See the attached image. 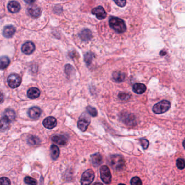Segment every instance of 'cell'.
Wrapping results in <instances>:
<instances>
[{"label": "cell", "instance_id": "39", "mask_svg": "<svg viewBox=\"0 0 185 185\" xmlns=\"http://www.w3.org/2000/svg\"><path fill=\"white\" fill-rule=\"evenodd\" d=\"M118 185H124V184H122V183H121V184H119Z\"/></svg>", "mask_w": 185, "mask_h": 185}, {"label": "cell", "instance_id": "38", "mask_svg": "<svg viewBox=\"0 0 185 185\" xmlns=\"http://www.w3.org/2000/svg\"><path fill=\"white\" fill-rule=\"evenodd\" d=\"M182 145H183V147H184V148L185 149V140L183 141Z\"/></svg>", "mask_w": 185, "mask_h": 185}, {"label": "cell", "instance_id": "32", "mask_svg": "<svg viewBox=\"0 0 185 185\" xmlns=\"http://www.w3.org/2000/svg\"><path fill=\"white\" fill-rule=\"evenodd\" d=\"M87 112L93 117H95L97 115V111L96 109L94 107L91 106L87 107Z\"/></svg>", "mask_w": 185, "mask_h": 185}, {"label": "cell", "instance_id": "30", "mask_svg": "<svg viewBox=\"0 0 185 185\" xmlns=\"http://www.w3.org/2000/svg\"><path fill=\"white\" fill-rule=\"evenodd\" d=\"M130 94L128 92H121L118 94V98L122 101H127L130 98Z\"/></svg>", "mask_w": 185, "mask_h": 185}, {"label": "cell", "instance_id": "4", "mask_svg": "<svg viewBox=\"0 0 185 185\" xmlns=\"http://www.w3.org/2000/svg\"><path fill=\"white\" fill-rule=\"evenodd\" d=\"M95 173L92 169H89L85 171L81 177V185H90L95 179Z\"/></svg>", "mask_w": 185, "mask_h": 185}, {"label": "cell", "instance_id": "20", "mask_svg": "<svg viewBox=\"0 0 185 185\" xmlns=\"http://www.w3.org/2000/svg\"><path fill=\"white\" fill-rule=\"evenodd\" d=\"M79 38L84 41H87L90 40L92 38V33L90 30L85 29L82 30L79 34Z\"/></svg>", "mask_w": 185, "mask_h": 185}, {"label": "cell", "instance_id": "28", "mask_svg": "<svg viewBox=\"0 0 185 185\" xmlns=\"http://www.w3.org/2000/svg\"><path fill=\"white\" fill-rule=\"evenodd\" d=\"M25 182L28 185H37V181L35 179L30 177H26L24 179Z\"/></svg>", "mask_w": 185, "mask_h": 185}, {"label": "cell", "instance_id": "12", "mask_svg": "<svg viewBox=\"0 0 185 185\" xmlns=\"http://www.w3.org/2000/svg\"><path fill=\"white\" fill-rule=\"evenodd\" d=\"M42 110L37 107H32L28 111V115L30 118L37 119L42 114Z\"/></svg>", "mask_w": 185, "mask_h": 185}, {"label": "cell", "instance_id": "33", "mask_svg": "<svg viewBox=\"0 0 185 185\" xmlns=\"http://www.w3.org/2000/svg\"><path fill=\"white\" fill-rule=\"evenodd\" d=\"M140 142H141V144L142 147H143L144 150H146V149L148 148L149 143L148 140H147L146 139H143V138L141 139H140Z\"/></svg>", "mask_w": 185, "mask_h": 185}, {"label": "cell", "instance_id": "8", "mask_svg": "<svg viewBox=\"0 0 185 185\" xmlns=\"http://www.w3.org/2000/svg\"><path fill=\"white\" fill-rule=\"evenodd\" d=\"M36 47L32 42H27L22 45V52L26 55H30L33 53Z\"/></svg>", "mask_w": 185, "mask_h": 185}, {"label": "cell", "instance_id": "7", "mask_svg": "<svg viewBox=\"0 0 185 185\" xmlns=\"http://www.w3.org/2000/svg\"><path fill=\"white\" fill-rule=\"evenodd\" d=\"M121 119L122 121L128 126H134L136 124L135 118L132 114L124 113L121 115Z\"/></svg>", "mask_w": 185, "mask_h": 185}, {"label": "cell", "instance_id": "15", "mask_svg": "<svg viewBox=\"0 0 185 185\" xmlns=\"http://www.w3.org/2000/svg\"><path fill=\"white\" fill-rule=\"evenodd\" d=\"M16 29L13 26H7L4 28L3 30V35L6 38H12L15 33Z\"/></svg>", "mask_w": 185, "mask_h": 185}, {"label": "cell", "instance_id": "29", "mask_svg": "<svg viewBox=\"0 0 185 185\" xmlns=\"http://www.w3.org/2000/svg\"><path fill=\"white\" fill-rule=\"evenodd\" d=\"M176 165L179 169H183L185 168V160L183 159H177L176 161Z\"/></svg>", "mask_w": 185, "mask_h": 185}, {"label": "cell", "instance_id": "14", "mask_svg": "<svg viewBox=\"0 0 185 185\" xmlns=\"http://www.w3.org/2000/svg\"><path fill=\"white\" fill-rule=\"evenodd\" d=\"M90 123V120L89 118H86L83 117V118H80L78 122V127L82 132H85L87 130Z\"/></svg>", "mask_w": 185, "mask_h": 185}, {"label": "cell", "instance_id": "6", "mask_svg": "<svg viewBox=\"0 0 185 185\" xmlns=\"http://www.w3.org/2000/svg\"><path fill=\"white\" fill-rule=\"evenodd\" d=\"M7 82L10 88H16L21 84V78L19 75L16 74H12L8 77Z\"/></svg>", "mask_w": 185, "mask_h": 185}, {"label": "cell", "instance_id": "13", "mask_svg": "<svg viewBox=\"0 0 185 185\" xmlns=\"http://www.w3.org/2000/svg\"><path fill=\"white\" fill-rule=\"evenodd\" d=\"M28 12L30 15L34 18H39L42 14V10L40 8L36 5H31L28 7Z\"/></svg>", "mask_w": 185, "mask_h": 185}, {"label": "cell", "instance_id": "35", "mask_svg": "<svg viewBox=\"0 0 185 185\" xmlns=\"http://www.w3.org/2000/svg\"><path fill=\"white\" fill-rule=\"evenodd\" d=\"M117 6L120 7H124L126 5V0H114Z\"/></svg>", "mask_w": 185, "mask_h": 185}, {"label": "cell", "instance_id": "25", "mask_svg": "<svg viewBox=\"0 0 185 185\" xmlns=\"http://www.w3.org/2000/svg\"><path fill=\"white\" fill-rule=\"evenodd\" d=\"M10 63V60L7 56H3L1 57V68L4 69L8 67Z\"/></svg>", "mask_w": 185, "mask_h": 185}, {"label": "cell", "instance_id": "36", "mask_svg": "<svg viewBox=\"0 0 185 185\" xmlns=\"http://www.w3.org/2000/svg\"><path fill=\"white\" fill-rule=\"evenodd\" d=\"M24 1L28 4H32L36 1V0H24Z\"/></svg>", "mask_w": 185, "mask_h": 185}, {"label": "cell", "instance_id": "11", "mask_svg": "<svg viewBox=\"0 0 185 185\" xmlns=\"http://www.w3.org/2000/svg\"><path fill=\"white\" fill-rule=\"evenodd\" d=\"M52 140L55 144L59 145L60 146H65L67 144V138L63 135L57 134L52 137Z\"/></svg>", "mask_w": 185, "mask_h": 185}, {"label": "cell", "instance_id": "10", "mask_svg": "<svg viewBox=\"0 0 185 185\" xmlns=\"http://www.w3.org/2000/svg\"><path fill=\"white\" fill-rule=\"evenodd\" d=\"M57 124V120L55 119V118L53 116H49L46 118L45 119V120L43 121V125L45 128L48 129H52L56 127Z\"/></svg>", "mask_w": 185, "mask_h": 185}, {"label": "cell", "instance_id": "37", "mask_svg": "<svg viewBox=\"0 0 185 185\" xmlns=\"http://www.w3.org/2000/svg\"><path fill=\"white\" fill-rule=\"evenodd\" d=\"M94 185H103L102 183H101V182H96V183H95L94 184Z\"/></svg>", "mask_w": 185, "mask_h": 185}, {"label": "cell", "instance_id": "24", "mask_svg": "<svg viewBox=\"0 0 185 185\" xmlns=\"http://www.w3.org/2000/svg\"><path fill=\"white\" fill-rule=\"evenodd\" d=\"M27 142L28 143L31 145L36 146V145H39L40 143V140L39 138H37L36 136L31 135L28 138Z\"/></svg>", "mask_w": 185, "mask_h": 185}, {"label": "cell", "instance_id": "3", "mask_svg": "<svg viewBox=\"0 0 185 185\" xmlns=\"http://www.w3.org/2000/svg\"><path fill=\"white\" fill-rule=\"evenodd\" d=\"M171 106V103L167 100H162L155 104L153 107V111L156 114H161L167 112Z\"/></svg>", "mask_w": 185, "mask_h": 185}, {"label": "cell", "instance_id": "21", "mask_svg": "<svg viewBox=\"0 0 185 185\" xmlns=\"http://www.w3.org/2000/svg\"><path fill=\"white\" fill-rule=\"evenodd\" d=\"M50 154L52 159L56 160L59 157L60 154V150L57 146L55 145H52L50 148Z\"/></svg>", "mask_w": 185, "mask_h": 185}, {"label": "cell", "instance_id": "2", "mask_svg": "<svg viewBox=\"0 0 185 185\" xmlns=\"http://www.w3.org/2000/svg\"><path fill=\"white\" fill-rule=\"evenodd\" d=\"M110 164L112 168L116 171H121L124 168L125 161L122 156L118 154L111 156L109 160Z\"/></svg>", "mask_w": 185, "mask_h": 185}, {"label": "cell", "instance_id": "9", "mask_svg": "<svg viewBox=\"0 0 185 185\" xmlns=\"http://www.w3.org/2000/svg\"><path fill=\"white\" fill-rule=\"evenodd\" d=\"M91 12L99 20H103L106 18V12L102 6H98L96 8H93Z\"/></svg>", "mask_w": 185, "mask_h": 185}, {"label": "cell", "instance_id": "23", "mask_svg": "<svg viewBox=\"0 0 185 185\" xmlns=\"http://www.w3.org/2000/svg\"><path fill=\"white\" fill-rule=\"evenodd\" d=\"M15 116H16V114H15V113L14 110L10 109H8L4 111L3 115L2 117H3L7 120H8V121L11 122L12 121L14 120L15 118Z\"/></svg>", "mask_w": 185, "mask_h": 185}, {"label": "cell", "instance_id": "5", "mask_svg": "<svg viewBox=\"0 0 185 185\" xmlns=\"http://www.w3.org/2000/svg\"><path fill=\"white\" fill-rule=\"evenodd\" d=\"M100 173L102 181L106 185L110 184L111 182L112 176L108 167L106 165L102 166L100 169Z\"/></svg>", "mask_w": 185, "mask_h": 185}, {"label": "cell", "instance_id": "26", "mask_svg": "<svg viewBox=\"0 0 185 185\" xmlns=\"http://www.w3.org/2000/svg\"><path fill=\"white\" fill-rule=\"evenodd\" d=\"M95 55L91 52H87L84 55V61L87 65L89 66L92 61Z\"/></svg>", "mask_w": 185, "mask_h": 185}, {"label": "cell", "instance_id": "22", "mask_svg": "<svg viewBox=\"0 0 185 185\" xmlns=\"http://www.w3.org/2000/svg\"><path fill=\"white\" fill-rule=\"evenodd\" d=\"M112 77L117 82H122L126 79V75L121 71H115L112 74Z\"/></svg>", "mask_w": 185, "mask_h": 185}, {"label": "cell", "instance_id": "17", "mask_svg": "<svg viewBox=\"0 0 185 185\" xmlns=\"http://www.w3.org/2000/svg\"><path fill=\"white\" fill-rule=\"evenodd\" d=\"M91 160L93 165L98 167L102 162V156L99 153H95L91 156Z\"/></svg>", "mask_w": 185, "mask_h": 185}, {"label": "cell", "instance_id": "1", "mask_svg": "<svg viewBox=\"0 0 185 185\" xmlns=\"http://www.w3.org/2000/svg\"><path fill=\"white\" fill-rule=\"evenodd\" d=\"M109 25L117 33H123L126 31V27L123 20L116 17H112L109 20Z\"/></svg>", "mask_w": 185, "mask_h": 185}, {"label": "cell", "instance_id": "27", "mask_svg": "<svg viewBox=\"0 0 185 185\" xmlns=\"http://www.w3.org/2000/svg\"><path fill=\"white\" fill-rule=\"evenodd\" d=\"M9 124H10L9 121L2 117L1 119V130L4 131L7 130L9 126Z\"/></svg>", "mask_w": 185, "mask_h": 185}, {"label": "cell", "instance_id": "31", "mask_svg": "<svg viewBox=\"0 0 185 185\" xmlns=\"http://www.w3.org/2000/svg\"><path fill=\"white\" fill-rule=\"evenodd\" d=\"M130 184L131 185H142V182L140 177H135L131 179Z\"/></svg>", "mask_w": 185, "mask_h": 185}, {"label": "cell", "instance_id": "18", "mask_svg": "<svg viewBox=\"0 0 185 185\" xmlns=\"http://www.w3.org/2000/svg\"><path fill=\"white\" fill-rule=\"evenodd\" d=\"M132 90L137 94H142L146 91V86L143 83H135L133 85Z\"/></svg>", "mask_w": 185, "mask_h": 185}, {"label": "cell", "instance_id": "16", "mask_svg": "<svg viewBox=\"0 0 185 185\" xmlns=\"http://www.w3.org/2000/svg\"><path fill=\"white\" fill-rule=\"evenodd\" d=\"M8 10L12 13H16L20 11L21 9L20 4L16 1H10L8 4Z\"/></svg>", "mask_w": 185, "mask_h": 185}, {"label": "cell", "instance_id": "34", "mask_svg": "<svg viewBox=\"0 0 185 185\" xmlns=\"http://www.w3.org/2000/svg\"><path fill=\"white\" fill-rule=\"evenodd\" d=\"M1 185H10V180L6 177H2L0 179Z\"/></svg>", "mask_w": 185, "mask_h": 185}, {"label": "cell", "instance_id": "19", "mask_svg": "<svg viewBox=\"0 0 185 185\" xmlns=\"http://www.w3.org/2000/svg\"><path fill=\"white\" fill-rule=\"evenodd\" d=\"M40 95V91L37 88H31L27 91V96L31 99H35Z\"/></svg>", "mask_w": 185, "mask_h": 185}]
</instances>
